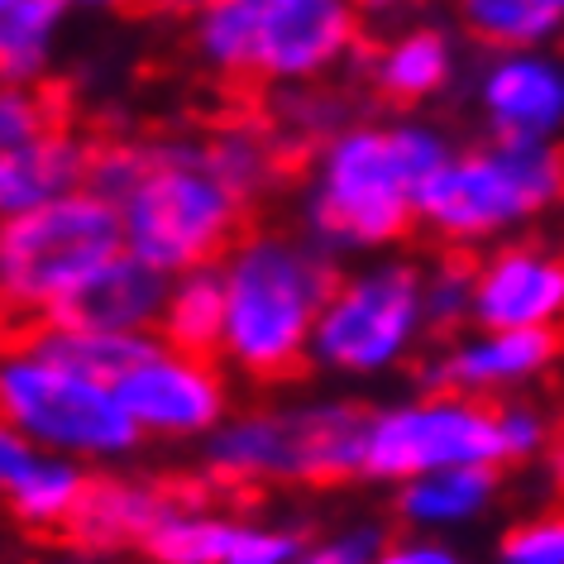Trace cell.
I'll list each match as a JSON object with an SVG mask.
<instances>
[{
    "label": "cell",
    "mask_w": 564,
    "mask_h": 564,
    "mask_svg": "<svg viewBox=\"0 0 564 564\" xmlns=\"http://www.w3.org/2000/svg\"><path fill=\"white\" fill-rule=\"evenodd\" d=\"M449 144L431 124H349L330 134L306 192V239L326 253L388 249L416 225V196Z\"/></svg>",
    "instance_id": "6da1fadb"
},
{
    "label": "cell",
    "mask_w": 564,
    "mask_h": 564,
    "mask_svg": "<svg viewBox=\"0 0 564 564\" xmlns=\"http://www.w3.org/2000/svg\"><path fill=\"white\" fill-rule=\"evenodd\" d=\"M225 335L220 359L253 383L297 373L312 359L316 321L335 292L330 253L312 239L259 230L235 239L220 259Z\"/></svg>",
    "instance_id": "7a4b0ae2"
},
{
    "label": "cell",
    "mask_w": 564,
    "mask_h": 564,
    "mask_svg": "<svg viewBox=\"0 0 564 564\" xmlns=\"http://www.w3.org/2000/svg\"><path fill=\"white\" fill-rule=\"evenodd\" d=\"M245 206L249 196L220 177L206 144H153L144 177L120 202L124 249L167 278L210 268L239 239Z\"/></svg>",
    "instance_id": "3957f363"
},
{
    "label": "cell",
    "mask_w": 564,
    "mask_h": 564,
    "mask_svg": "<svg viewBox=\"0 0 564 564\" xmlns=\"http://www.w3.org/2000/svg\"><path fill=\"white\" fill-rule=\"evenodd\" d=\"M116 253H124L120 206L91 187L0 216V302L39 326Z\"/></svg>",
    "instance_id": "277c9868"
},
{
    "label": "cell",
    "mask_w": 564,
    "mask_h": 564,
    "mask_svg": "<svg viewBox=\"0 0 564 564\" xmlns=\"http://www.w3.org/2000/svg\"><path fill=\"white\" fill-rule=\"evenodd\" d=\"M555 202H564V149L492 139L484 149L449 153L421 182L416 225L464 249L545 216Z\"/></svg>",
    "instance_id": "5b68a950"
},
{
    "label": "cell",
    "mask_w": 564,
    "mask_h": 564,
    "mask_svg": "<svg viewBox=\"0 0 564 564\" xmlns=\"http://www.w3.org/2000/svg\"><path fill=\"white\" fill-rule=\"evenodd\" d=\"M364 435L355 402L225 416L206 435V469L220 484H345L364 474Z\"/></svg>",
    "instance_id": "8992f818"
},
{
    "label": "cell",
    "mask_w": 564,
    "mask_h": 564,
    "mask_svg": "<svg viewBox=\"0 0 564 564\" xmlns=\"http://www.w3.org/2000/svg\"><path fill=\"white\" fill-rule=\"evenodd\" d=\"M359 34L349 0H206L196 15V53L225 77L306 82L349 53Z\"/></svg>",
    "instance_id": "52a82bcc"
},
{
    "label": "cell",
    "mask_w": 564,
    "mask_h": 564,
    "mask_svg": "<svg viewBox=\"0 0 564 564\" xmlns=\"http://www.w3.org/2000/svg\"><path fill=\"white\" fill-rule=\"evenodd\" d=\"M0 416L39 449L73 459H116L139 445V426L110 378L73 369L30 340L0 349Z\"/></svg>",
    "instance_id": "ba28073f"
},
{
    "label": "cell",
    "mask_w": 564,
    "mask_h": 564,
    "mask_svg": "<svg viewBox=\"0 0 564 564\" xmlns=\"http://www.w3.org/2000/svg\"><path fill=\"white\" fill-rule=\"evenodd\" d=\"M502 464H512L502 402L426 388L421 398L369 412L364 478L412 484L441 469H502Z\"/></svg>",
    "instance_id": "9c48e42d"
},
{
    "label": "cell",
    "mask_w": 564,
    "mask_h": 564,
    "mask_svg": "<svg viewBox=\"0 0 564 564\" xmlns=\"http://www.w3.org/2000/svg\"><path fill=\"white\" fill-rule=\"evenodd\" d=\"M426 330V273L416 263L383 259L335 282L316 321L312 364L340 378H378L412 359Z\"/></svg>",
    "instance_id": "30bf717a"
},
{
    "label": "cell",
    "mask_w": 564,
    "mask_h": 564,
    "mask_svg": "<svg viewBox=\"0 0 564 564\" xmlns=\"http://www.w3.org/2000/svg\"><path fill=\"white\" fill-rule=\"evenodd\" d=\"M116 392L124 412L134 416L139 435H153V441L210 435L230 406V383L216 369V359L159 340H149L144 355L116 378Z\"/></svg>",
    "instance_id": "8fae6325"
},
{
    "label": "cell",
    "mask_w": 564,
    "mask_h": 564,
    "mask_svg": "<svg viewBox=\"0 0 564 564\" xmlns=\"http://www.w3.org/2000/svg\"><path fill=\"white\" fill-rule=\"evenodd\" d=\"M478 330H564V249L502 245L474 263Z\"/></svg>",
    "instance_id": "7c38bea8"
},
{
    "label": "cell",
    "mask_w": 564,
    "mask_h": 564,
    "mask_svg": "<svg viewBox=\"0 0 564 564\" xmlns=\"http://www.w3.org/2000/svg\"><path fill=\"white\" fill-rule=\"evenodd\" d=\"M560 359L555 330H469L449 340L426 369V388L464 392V398L507 402L521 388L541 383Z\"/></svg>",
    "instance_id": "4fadbf2b"
},
{
    "label": "cell",
    "mask_w": 564,
    "mask_h": 564,
    "mask_svg": "<svg viewBox=\"0 0 564 564\" xmlns=\"http://www.w3.org/2000/svg\"><path fill=\"white\" fill-rule=\"evenodd\" d=\"M478 106L502 144H555L564 124V63L535 48L502 53L478 82Z\"/></svg>",
    "instance_id": "5bb4252c"
},
{
    "label": "cell",
    "mask_w": 564,
    "mask_h": 564,
    "mask_svg": "<svg viewBox=\"0 0 564 564\" xmlns=\"http://www.w3.org/2000/svg\"><path fill=\"white\" fill-rule=\"evenodd\" d=\"M167 288H173V278L124 249L110 263L96 268L73 297H63V306L48 321L53 326L106 330V335H149V330H159V321H163ZM39 326H44V321H39Z\"/></svg>",
    "instance_id": "9a60e30c"
},
{
    "label": "cell",
    "mask_w": 564,
    "mask_h": 564,
    "mask_svg": "<svg viewBox=\"0 0 564 564\" xmlns=\"http://www.w3.org/2000/svg\"><path fill=\"white\" fill-rule=\"evenodd\" d=\"M87 167L91 149L77 134H67L63 124L34 144L0 153V216H20V210H34L53 196L87 187Z\"/></svg>",
    "instance_id": "2e32d148"
},
{
    "label": "cell",
    "mask_w": 564,
    "mask_h": 564,
    "mask_svg": "<svg viewBox=\"0 0 564 564\" xmlns=\"http://www.w3.org/2000/svg\"><path fill=\"white\" fill-rule=\"evenodd\" d=\"M167 507V492L139 484V478H91L87 498H82L73 527V541L87 550H120L144 545L149 527Z\"/></svg>",
    "instance_id": "e0dca14e"
},
{
    "label": "cell",
    "mask_w": 564,
    "mask_h": 564,
    "mask_svg": "<svg viewBox=\"0 0 564 564\" xmlns=\"http://www.w3.org/2000/svg\"><path fill=\"white\" fill-rule=\"evenodd\" d=\"M492 502H498V469H441L398 488V517L426 535L474 527Z\"/></svg>",
    "instance_id": "ac0fdd59"
},
{
    "label": "cell",
    "mask_w": 564,
    "mask_h": 564,
    "mask_svg": "<svg viewBox=\"0 0 564 564\" xmlns=\"http://www.w3.org/2000/svg\"><path fill=\"white\" fill-rule=\"evenodd\" d=\"M455 73V48L441 30H406L373 58V87L392 106H421L435 91L449 87Z\"/></svg>",
    "instance_id": "d6986e66"
},
{
    "label": "cell",
    "mask_w": 564,
    "mask_h": 564,
    "mask_svg": "<svg viewBox=\"0 0 564 564\" xmlns=\"http://www.w3.org/2000/svg\"><path fill=\"white\" fill-rule=\"evenodd\" d=\"M159 335H163V345H173V349L220 355V335H225V278H220V263L192 268V273L173 278L167 302H163Z\"/></svg>",
    "instance_id": "ffe728a7"
},
{
    "label": "cell",
    "mask_w": 564,
    "mask_h": 564,
    "mask_svg": "<svg viewBox=\"0 0 564 564\" xmlns=\"http://www.w3.org/2000/svg\"><path fill=\"white\" fill-rule=\"evenodd\" d=\"M235 517L196 507L187 498H167L159 521L144 535L149 564H225V550L235 541Z\"/></svg>",
    "instance_id": "44dd1931"
},
{
    "label": "cell",
    "mask_w": 564,
    "mask_h": 564,
    "mask_svg": "<svg viewBox=\"0 0 564 564\" xmlns=\"http://www.w3.org/2000/svg\"><path fill=\"white\" fill-rule=\"evenodd\" d=\"M87 488H91V474L82 469V459L39 449L34 464L15 478V488H10L6 498L24 527H63V521L77 517Z\"/></svg>",
    "instance_id": "7402d4cb"
},
{
    "label": "cell",
    "mask_w": 564,
    "mask_h": 564,
    "mask_svg": "<svg viewBox=\"0 0 564 564\" xmlns=\"http://www.w3.org/2000/svg\"><path fill=\"white\" fill-rule=\"evenodd\" d=\"M455 10L464 30L502 53L541 48L564 24V0H455Z\"/></svg>",
    "instance_id": "603a6c76"
},
{
    "label": "cell",
    "mask_w": 564,
    "mask_h": 564,
    "mask_svg": "<svg viewBox=\"0 0 564 564\" xmlns=\"http://www.w3.org/2000/svg\"><path fill=\"white\" fill-rule=\"evenodd\" d=\"M73 0H0V82H34Z\"/></svg>",
    "instance_id": "cb8c5ba5"
},
{
    "label": "cell",
    "mask_w": 564,
    "mask_h": 564,
    "mask_svg": "<svg viewBox=\"0 0 564 564\" xmlns=\"http://www.w3.org/2000/svg\"><path fill=\"white\" fill-rule=\"evenodd\" d=\"M24 340L39 345L53 359L73 364V369H87V373L116 383V378L144 355L149 335H106V330H77V326H53V321H44V326H34Z\"/></svg>",
    "instance_id": "d4e9b609"
},
{
    "label": "cell",
    "mask_w": 564,
    "mask_h": 564,
    "mask_svg": "<svg viewBox=\"0 0 564 564\" xmlns=\"http://www.w3.org/2000/svg\"><path fill=\"white\" fill-rule=\"evenodd\" d=\"M58 110L39 87L30 82H0V153L20 149V144H34L44 139L48 130H58Z\"/></svg>",
    "instance_id": "484cf974"
},
{
    "label": "cell",
    "mask_w": 564,
    "mask_h": 564,
    "mask_svg": "<svg viewBox=\"0 0 564 564\" xmlns=\"http://www.w3.org/2000/svg\"><path fill=\"white\" fill-rule=\"evenodd\" d=\"M426 321L431 330L474 326V263L441 259L426 268Z\"/></svg>",
    "instance_id": "4316f807"
},
{
    "label": "cell",
    "mask_w": 564,
    "mask_h": 564,
    "mask_svg": "<svg viewBox=\"0 0 564 564\" xmlns=\"http://www.w3.org/2000/svg\"><path fill=\"white\" fill-rule=\"evenodd\" d=\"M206 153H210V163L220 167V177L230 182V187H239L245 196H253L263 187L268 173H273V159H278V153L268 149V139L249 134V130H230V134L210 139Z\"/></svg>",
    "instance_id": "83f0119b"
},
{
    "label": "cell",
    "mask_w": 564,
    "mask_h": 564,
    "mask_svg": "<svg viewBox=\"0 0 564 564\" xmlns=\"http://www.w3.org/2000/svg\"><path fill=\"white\" fill-rule=\"evenodd\" d=\"M492 564H564V512H535L517 521L492 550Z\"/></svg>",
    "instance_id": "f1b7e54d"
},
{
    "label": "cell",
    "mask_w": 564,
    "mask_h": 564,
    "mask_svg": "<svg viewBox=\"0 0 564 564\" xmlns=\"http://www.w3.org/2000/svg\"><path fill=\"white\" fill-rule=\"evenodd\" d=\"M302 535L288 527H249L239 521L235 541L225 550V564H297L302 560Z\"/></svg>",
    "instance_id": "f546056e"
},
{
    "label": "cell",
    "mask_w": 564,
    "mask_h": 564,
    "mask_svg": "<svg viewBox=\"0 0 564 564\" xmlns=\"http://www.w3.org/2000/svg\"><path fill=\"white\" fill-rule=\"evenodd\" d=\"M383 545H388V535L378 527H345L326 535V541L306 545L297 564H373Z\"/></svg>",
    "instance_id": "4dcf8cb0"
},
{
    "label": "cell",
    "mask_w": 564,
    "mask_h": 564,
    "mask_svg": "<svg viewBox=\"0 0 564 564\" xmlns=\"http://www.w3.org/2000/svg\"><path fill=\"white\" fill-rule=\"evenodd\" d=\"M373 564H469L445 535H426V531H406L398 541H388L378 550Z\"/></svg>",
    "instance_id": "1f68e13d"
},
{
    "label": "cell",
    "mask_w": 564,
    "mask_h": 564,
    "mask_svg": "<svg viewBox=\"0 0 564 564\" xmlns=\"http://www.w3.org/2000/svg\"><path fill=\"white\" fill-rule=\"evenodd\" d=\"M34 455H39V445L20 426H10V421L0 416V492L15 488V478L30 469Z\"/></svg>",
    "instance_id": "d6a6232c"
},
{
    "label": "cell",
    "mask_w": 564,
    "mask_h": 564,
    "mask_svg": "<svg viewBox=\"0 0 564 564\" xmlns=\"http://www.w3.org/2000/svg\"><path fill=\"white\" fill-rule=\"evenodd\" d=\"M77 6H91V10H124V6H163V0H77Z\"/></svg>",
    "instance_id": "836d02e7"
},
{
    "label": "cell",
    "mask_w": 564,
    "mask_h": 564,
    "mask_svg": "<svg viewBox=\"0 0 564 564\" xmlns=\"http://www.w3.org/2000/svg\"><path fill=\"white\" fill-rule=\"evenodd\" d=\"M550 474H555V484L564 488V445H550Z\"/></svg>",
    "instance_id": "e575fe53"
},
{
    "label": "cell",
    "mask_w": 564,
    "mask_h": 564,
    "mask_svg": "<svg viewBox=\"0 0 564 564\" xmlns=\"http://www.w3.org/2000/svg\"><path fill=\"white\" fill-rule=\"evenodd\" d=\"M0 349H6V302H0Z\"/></svg>",
    "instance_id": "d590c367"
},
{
    "label": "cell",
    "mask_w": 564,
    "mask_h": 564,
    "mask_svg": "<svg viewBox=\"0 0 564 564\" xmlns=\"http://www.w3.org/2000/svg\"><path fill=\"white\" fill-rule=\"evenodd\" d=\"M278 6H312V0H278Z\"/></svg>",
    "instance_id": "8d00e7d4"
}]
</instances>
